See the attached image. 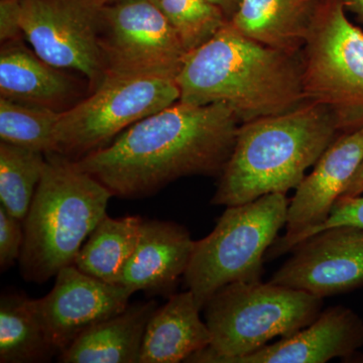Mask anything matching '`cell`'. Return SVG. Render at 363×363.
Wrapping results in <instances>:
<instances>
[{"instance_id": "obj_3", "label": "cell", "mask_w": 363, "mask_h": 363, "mask_svg": "<svg viewBox=\"0 0 363 363\" xmlns=\"http://www.w3.org/2000/svg\"><path fill=\"white\" fill-rule=\"evenodd\" d=\"M340 135L328 111L310 101L240 123L211 204L234 206L297 189Z\"/></svg>"}, {"instance_id": "obj_4", "label": "cell", "mask_w": 363, "mask_h": 363, "mask_svg": "<svg viewBox=\"0 0 363 363\" xmlns=\"http://www.w3.org/2000/svg\"><path fill=\"white\" fill-rule=\"evenodd\" d=\"M111 193L57 152L45 164L25 221V242L18 264L28 283L44 284L74 264L79 250L106 215Z\"/></svg>"}, {"instance_id": "obj_11", "label": "cell", "mask_w": 363, "mask_h": 363, "mask_svg": "<svg viewBox=\"0 0 363 363\" xmlns=\"http://www.w3.org/2000/svg\"><path fill=\"white\" fill-rule=\"evenodd\" d=\"M269 281L332 297L363 286V229L336 226L298 242Z\"/></svg>"}, {"instance_id": "obj_12", "label": "cell", "mask_w": 363, "mask_h": 363, "mask_svg": "<svg viewBox=\"0 0 363 363\" xmlns=\"http://www.w3.org/2000/svg\"><path fill=\"white\" fill-rule=\"evenodd\" d=\"M362 161L363 128L341 133L296 189L289 203L286 233L272 243L267 259L291 252L327 220Z\"/></svg>"}, {"instance_id": "obj_8", "label": "cell", "mask_w": 363, "mask_h": 363, "mask_svg": "<svg viewBox=\"0 0 363 363\" xmlns=\"http://www.w3.org/2000/svg\"><path fill=\"white\" fill-rule=\"evenodd\" d=\"M179 99L180 91L173 79L106 77L89 97L61 112L54 152L78 161Z\"/></svg>"}, {"instance_id": "obj_26", "label": "cell", "mask_w": 363, "mask_h": 363, "mask_svg": "<svg viewBox=\"0 0 363 363\" xmlns=\"http://www.w3.org/2000/svg\"><path fill=\"white\" fill-rule=\"evenodd\" d=\"M336 226H354L363 229V194L339 198L327 220L311 231L306 238Z\"/></svg>"}, {"instance_id": "obj_28", "label": "cell", "mask_w": 363, "mask_h": 363, "mask_svg": "<svg viewBox=\"0 0 363 363\" xmlns=\"http://www.w3.org/2000/svg\"><path fill=\"white\" fill-rule=\"evenodd\" d=\"M363 194V161L355 172L341 197H355Z\"/></svg>"}, {"instance_id": "obj_16", "label": "cell", "mask_w": 363, "mask_h": 363, "mask_svg": "<svg viewBox=\"0 0 363 363\" xmlns=\"http://www.w3.org/2000/svg\"><path fill=\"white\" fill-rule=\"evenodd\" d=\"M322 0H242L229 21L238 32L272 49L300 56Z\"/></svg>"}, {"instance_id": "obj_20", "label": "cell", "mask_w": 363, "mask_h": 363, "mask_svg": "<svg viewBox=\"0 0 363 363\" xmlns=\"http://www.w3.org/2000/svg\"><path fill=\"white\" fill-rule=\"evenodd\" d=\"M143 223L138 215L119 218L105 215L79 250L74 266L93 278L118 285L124 267L138 245Z\"/></svg>"}, {"instance_id": "obj_19", "label": "cell", "mask_w": 363, "mask_h": 363, "mask_svg": "<svg viewBox=\"0 0 363 363\" xmlns=\"http://www.w3.org/2000/svg\"><path fill=\"white\" fill-rule=\"evenodd\" d=\"M30 51L21 39L1 44V98L56 109L73 96V81Z\"/></svg>"}, {"instance_id": "obj_6", "label": "cell", "mask_w": 363, "mask_h": 363, "mask_svg": "<svg viewBox=\"0 0 363 363\" xmlns=\"http://www.w3.org/2000/svg\"><path fill=\"white\" fill-rule=\"evenodd\" d=\"M288 198L272 193L226 207L212 233L195 241L186 285L203 310L222 286L260 281L264 255L286 225Z\"/></svg>"}, {"instance_id": "obj_15", "label": "cell", "mask_w": 363, "mask_h": 363, "mask_svg": "<svg viewBox=\"0 0 363 363\" xmlns=\"http://www.w3.org/2000/svg\"><path fill=\"white\" fill-rule=\"evenodd\" d=\"M363 346V320L343 306L320 313L309 326L234 363H325L352 358Z\"/></svg>"}, {"instance_id": "obj_7", "label": "cell", "mask_w": 363, "mask_h": 363, "mask_svg": "<svg viewBox=\"0 0 363 363\" xmlns=\"http://www.w3.org/2000/svg\"><path fill=\"white\" fill-rule=\"evenodd\" d=\"M300 62L306 101L328 111L340 133L363 128V30L341 0H322Z\"/></svg>"}, {"instance_id": "obj_13", "label": "cell", "mask_w": 363, "mask_h": 363, "mask_svg": "<svg viewBox=\"0 0 363 363\" xmlns=\"http://www.w3.org/2000/svg\"><path fill=\"white\" fill-rule=\"evenodd\" d=\"M133 295L128 288L93 278L72 264L58 272L51 292L32 298V306L60 354L91 327L125 310Z\"/></svg>"}, {"instance_id": "obj_31", "label": "cell", "mask_w": 363, "mask_h": 363, "mask_svg": "<svg viewBox=\"0 0 363 363\" xmlns=\"http://www.w3.org/2000/svg\"><path fill=\"white\" fill-rule=\"evenodd\" d=\"M104 4H112V2H116L117 0H100Z\"/></svg>"}, {"instance_id": "obj_22", "label": "cell", "mask_w": 363, "mask_h": 363, "mask_svg": "<svg viewBox=\"0 0 363 363\" xmlns=\"http://www.w3.org/2000/svg\"><path fill=\"white\" fill-rule=\"evenodd\" d=\"M45 164V154L0 143V206L25 221Z\"/></svg>"}, {"instance_id": "obj_18", "label": "cell", "mask_w": 363, "mask_h": 363, "mask_svg": "<svg viewBox=\"0 0 363 363\" xmlns=\"http://www.w3.org/2000/svg\"><path fill=\"white\" fill-rule=\"evenodd\" d=\"M194 295L174 294L150 318L143 338L140 363L185 362L211 343V334Z\"/></svg>"}, {"instance_id": "obj_30", "label": "cell", "mask_w": 363, "mask_h": 363, "mask_svg": "<svg viewBox=\"0 0 363 363\" xmlns=\"http://www.w3.org/2000/svg\"><path fill=\"white\" fill-rule=\"evenodd\" d=\"M346 11H350L357 16V21L363 23V0H341Z\"/></svg>"}, {"instance_id": "obj_27", "label": "cell", "mask_w": 363, "mask_h": 363, "mask_svg": "<svg viewBox=\"0 0 363 363\" xmlns=\"http://www.w3.org/2000/svg\"><path fill=\"white\" fill-rule=\"evenodd\" d=\"M21 0H0V42L21 39Z\"/></svg>"}, {"instance_id": "obj_29", "label": "cell", "mask_w": 363, "mask_h": 363, "mask_svg": "<svg viewBox=\"0 0 363 363\" xmlns=\"http://www.w3.org/2000/svg\"><path fill=\"white\" fill-rule=\"evenodd\" d=\"M242 0H208L212 6L221 11L227 21L233 18Z\"/></svg>"}, {"instance_id": "obj_24", "label": "cell", "mask_w": 363, "mask_h": 363, "mask_svg": "<svg viewBox=\"0 0 363 363\" xmlns=\"http://www.w3.org/2000/svg\"><path fill=\"white\" fill-rule=\"evenodd\" d=\"M168 18L188 52L193 51L227 23L208 0H152Z\"/></svg>"}, {"instance_id": "obj_9", "label": "cell", "mask_w": 363, "mask_h": 363, "mask_svg": "<svg viewBox=\"0 0 363 363\" xmlns=\"http://www.w3.org/2000/svg\"><path fill=\"white\" fill-rule=\"evenodd\" d=\"M98 42L105 78L176 80L189 52L152 0H117L102 6Z\"/></svg>"}, {"instance_id": "obj_23", "label": "cell", "mask_w": 363, "mask_h": 363, "mask_svg": "<svg viewBox=\"0 0 363 363\" xmlns=\"http://www.w3.org/2000/svg\"><path fill=\"white\" fill-rule=\"evenodd\" d=\"M61 112L0 97V140L44 154L54 152L55 128Z\"/></svg>"}, {"instance_id": "obj_10", "label": "cell", "mask_w": 363, "mask_h": 363, "mask_svg": "<svg viewBox=\"0 0 363 363\" xmlns=\"http://www.w3.org/2000/svg\"><path fill=\"white\" fill-rule=\"evenodd\" d=\"M100 0H21L23 35L33 51L58 69L77 71L91 91L104 82L98 42Z\"/></svg>"}, {"instance_id": "obj_21", "label": "cell", "mask_w": 363, "mask_h": 363, "mask_svg": "<svg viewBox=\"0 0 363 363\" xmlns=\"http://www.w3.org/2000/svg\"><path fill=\"white\" fill-rule=\"evenodd\" d=\"M59 351L50 343L32 306L21 293L0 298V362H50Z\"/></svg>"}, {"instance_id": "obj_1", "label": "cell", "mask_w": 363, "mask_h": 363, "mask_svg": "<svg viewBox=\"0 0 363 363\" xmlns=\"http://www.w3.org/2000/svg\"><path fill=\"white\" fill-rule=\"evenodd\" d=\"M240 121L223 104L177 101L75 161L113 197L143 199L189 176H220Z\"/></svg>"}, {"instance_id": "obj_17", "label": "cell", "mask_w": 363, "mask_h": 363, "mask_svg": "<svg viewBox=\"0 0 363 363\" xmlns=\"http://www.w3.org/2000/svg\"><path fill=\"white\" fill-rule=\"evenodd\" d=\"M157 301L138 302L86 330L58 355L62 363H140L143 338Z\"/></svg>"}, {"instance_id": "obj_2", "label": "cell", "mask_w": 363, "mask_h": 363, "mask_svg": "<svg viewBox=\"0 0 363 363\" xmlns=\"http://www.w3.org/2000/svg\"><path fill=\"white\" fill-rule=\"evenodd\" d=\"M176 83L179 101L225 104L240 123L292 111L306 101L300 56L259 44L229 21L188 52Z\"/></svg>"}, {"instance_id": "obj_25", "label": "cell", "mask_w": 363, "mask_h": 363, "mask_svg": "<svg viewBox=\"0 0 363 363\" xmlns=\"http://www.w3.org/2000/svg\"><path fill=\"white\" fill-rule=\"evenodd\" d=\"M25 242L23 222L0 206V271H9L20 260Z\"/></svg>"}, {"instance_id": "obj_5", "label": "cell", "mask_w": 363, "mask_h": 363, "mask_svg": "<svg viewBox=\"0 0 363 363\" xmlns=\"http://www.w3.org/2000/svg\"><path fill=\"white\" fill-rule=\"evenodd\" d=\"M322 307L323 298L271 281L222 286L203 308L211 343L185 362L234 363L274 338L289 337L309 326Z\"/></svg>"}, {"instance_id": "obj_14", "label": "cell", "mask_w": 363, "mask_h": 363, "mask_svg": "<svg viewBox=\"0 0 363 363\" xmlns=\"http://www.w3.org/2000/svg\"><path fill=\"white\" fill-rule=\"evenodd\" d=\"M195 240L186 227L173 221L143 220L140 240L126 262L118 285L133 294L169 298L185 276Z\"/></svg>"}]
</instances>
